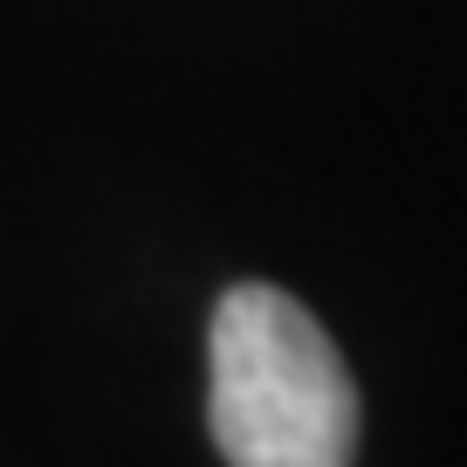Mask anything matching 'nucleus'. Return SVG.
Segmentation results:
<instances>
[{
	"label": "nucleus",
	"instance_id": "nucleus-1",
	"mask_svg": "<svg viewBox=\"0 0 467 467\" xmlns=\"http://www.w3.org/2000/svg\"><path fill=\"white\" fill-rule=\"evenodd\" d=\"M206 420L227 467H350L358 385L337 344L289 289L241 282L213 309Z\"/></svg>",
	"mask_w": 467,
	"mask_h": 467
}]
</instances>
